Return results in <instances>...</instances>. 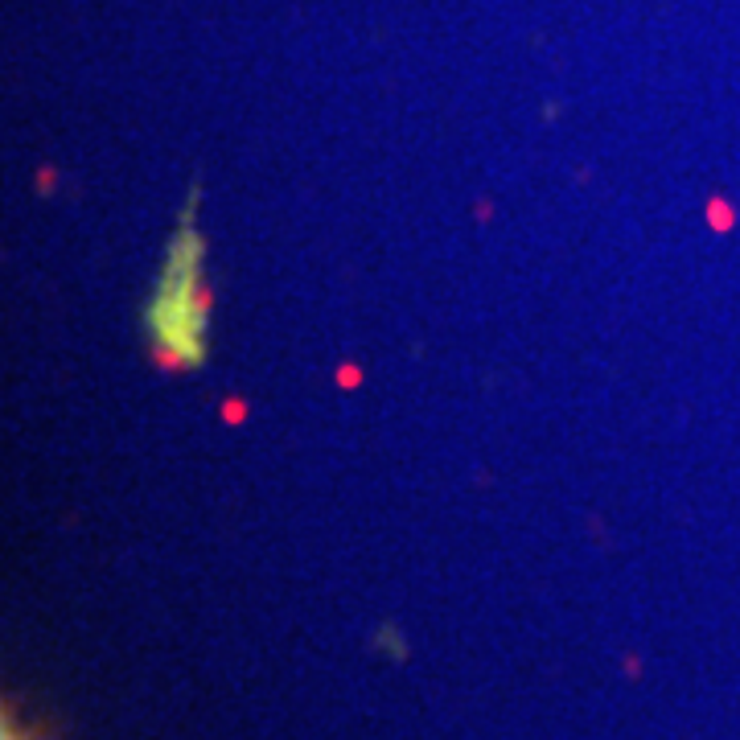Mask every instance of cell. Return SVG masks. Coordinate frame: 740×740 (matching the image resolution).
Masks as SVG:
<instances>
[{"label":"cell","mask_w":740,"mask_h":740,"mask_svg":"<svg viewBox=\"0 0 740 740\" xmlns=\"http://www.w3.org/2000/svg\"><path fill=\"white\" fill-rule=\"evenodd\" d=\"M206 243L194 226V202L186 206L165 251L161 276L144 304V333L152 358L169 370H194L210 350V288H206Z\"/></svg>","instance_id":"obj_1"}]
</instances>
